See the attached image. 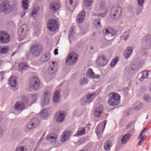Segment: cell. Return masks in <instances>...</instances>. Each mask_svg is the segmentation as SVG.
<instances>
[{
  "label": "cell",
  "instance_id": "1",
  "mask_svg": "<svg viewBox=\"0 0 151 151\" xmlns=\"http://www.w3.org/2000/svg\"><path fill=\"white\" fill-rule=\"evenodd\" d=\"M108 97L107 103L109 105L115 106L119 104L121 101V97L118 94L113 92L109 94Z\"/></svg>",
  "mask_w": 151,
  "mask_h": 151
},
{
  "label": "cell",
  "instance_id": "2",
  "mask_svg": "<svg viewBox=\"0 0 151 151\" xmlns=\"http://www.w3.org/2000/svg\"><path fill=\"white\" fill-rule=\"evenodd\" d=\"M122 12L121 7L118 4H115L113 6L110 11V15L113 19H116L120 17Z\"/></svg>",
  "mask_w": 151,
  "mask_h": 151
},
{
  "label": "cell",
  "instance_id": "3",
  "mask_svg": "<svg viewBox=\"0 0 151 151\" xmlns=\"http://www.w3.org/2000/svg\"><path fill=\"white\" fill-rule=\"evenodd\" d=\"M78 54L76 52H72L68 55L65 61V64L66 65L71 66L74 65L77 61Z\"/></svg>",
  "mask_w": 151,
  "mask_h": 151
},
{
  "label": "cell",
  "instance_id": "4",
  "mask_svg": "<svg viewBox=\"0 0 151 151\" xmlns=\"http://www.w3.org/2000/svg\"><path fill=\"white\" fill-rule=\"evenodd\" d=\"M58 67L57 63L55 61H52L47 64L46 66V70L48 74L53 75L57 72Z\"/></svg>",
  "mask_w": 151,
  "mask_h": 151
},
{
  "label": "cell",
  "instance_id": "5",
  "mask_svg": "<svg viewBox=\"0 0 151 151\" xmlns=\"http://www.w3.org/2000/svg\"><path fill=\"white\" fill-rule=\"evenodd\" d=\"M44 48L43 46L40 44H36L31 47L30 51L32 55L35 57L38 56L41 54Z\"/></svg>",
  "mask_w": 151,
  "mask_h": 151
},
{
  "label": "cell",
  "instance_id": "6",
  "mask_svg": "<svg viewBox=\"0 0 151 151\" xmlns=\"http://www.w3.org/2000/svg\"><path fill=\"white\" fill-rule=\"evenodd\" d=\"M107 123V121H102L99 124L96 129V132L99 139L102 138L103 136L105 128Z\"/></svg>",
  "mask_w": 151,
  "mask_h": 151
},
{
  "label": "cell",
  "instance_id": "7",
  "mask_svg": "<svg viewBox=\"0 0 151 151\" xmlns=\"http://www.w3.org/2000/svg\"><path fill=\"white\" fill-rule=\"evenodd\" d=\"M10 3L8 1H4L0 5V11L5 14H8L10 11Z\"/></svg>",
  "mask_w": 151,
  "mask_h": 151
},
{
  "label": "cell",
  "instance_id": "8",
  "mask_svg": "<svg viewBox=\"0 0 151 151\" xmlns=\"http://www.w3.org/2000/svg\"><path fill=\"white\" fill-rule=\"evenodd\" d=\"M10 37L9 35L6 32H0V42L3 44H6L9 41Z\"/></svg>",
  "mask_w": 151,
  "mask_h": 151
},
{
  "label": "cell",
  "instance_id": "9",
  "mask_svg": "<svg viewBox=\"0 0 151 151\" xmlns=\"http://www.w3.org/2000/svg\"><path fill=\"white\" fill-rule=\"evenodd\" d=\"M30 85L31 88L33 90L39 88L40 85V81L37 77L34 76L30 80Z\"/></svg>",
  "mask_w": 151,
  "mask_h": 151
},
{
  "label": "cell",
  "instance_id": "10",
  "mask_svg": "<svg viewBox=\"0 0 151 151\" xmlns=\"http://www.w3.org/2000/svg\"><path fill=\"white\" fill-rule=\"evenodd\" d=\"M47 27L49 30L51 31H55L58 28V22L55 19H50L47 22Z\"/></svg>",
  "mask_w": 151,
  "mask_h": 151
},
{
  "label": "cell",
  "instance_id": "11",
  "mask_svg": "<svg viewBox=\"0 0 151 151\" xmlns=\"http://www.w3.org/2000/svg\"><path fill=\"white\" fill-rule=\"evenodd\" d=\"M57 139L58 136L56 134L52 133L47 135L46 140L51 144L54 145L56 143Z\"/></svg>",
  "mask_w": 151,
  "mask_h": 151
},
{
  "label": "cell",
  "instance_id": "12",
  "mask_svg": "<svg viewBox=\"0 0 151 151\" xmlns=\"http://www.w3.org/2000/svg\"><path fill=\"white\" fill-rule=\"evenodd\" d=\"M29 30V27L27 25L23 24L19 27L18 33L19 35L21 37L26 36Z\"/></svg>",
  "mask_w": 151,
  "mask_h": 151
},
{
  "label": "cell",
  "instance_id": "13",
  "mask_svg": "<svg viewBox=\"0 0 151 151\" xmlns=\"http://www.w3.org/2000/svg\"><path fill=\"white\" fill-rule=\"evenodd\" d=\"M107 57L104 55H101L98 58L96 62L99 66H103L107 64Z\"/></svg>",
  "mask_w": 151,
  "mask_h": 151
},
{
  "label": "cell",
  "instance_id": "14",
  "mask_svg": "<svg viewBox=\"0 0 151 151\" xmlns=\"http://www.w3.org/2000/svg\"><path fill=\"white\" fill-rule=\"evenodd\" d=\"M39 124V121L37 118H34L32 119L28 124L27 127L29 129H33L38 126Z\"/></svg>",
  "mask_w": 151,
  "mask_h": 151
},
{
  "label": "cell",
  "instance_id": "15",
  "mask_svg": "<svg viewBox=\"0 0 151 151\" xmlns=\"http://www.w3.org/2000/svg\"><path fill=\"white\" fill-rule=\"evenodd\" d=\"M65 113L63 111H59L55 114V119L58 122H62L65 119Z\"/></svg>",
  "mask_w": 151,
  "mask_h": 151
},
{
  "label": "cell",
  "instance_id": "16",
  "mask_svg": "<svg viewBox=\"0 0 151 151\" xmlns=\"http://www.w3.org/2000/svg\"><path fill=\"white\" fill-rule=\"evenodd\" d=\"M86 76L89 78L92 79H99L100 78V76L96 75L94 72L91 68H89L87 70L86 72Z\"/></svg>",
  "mask_w": 151,
  "mask_h": 151
},
{
  "label": "cell",
  "instance_id": "17",
  "mask_svg": "<svg viewBox=\"0 0 151 151\" xmlns=\"http://www.w3.org/2000/svg\"><path fill=\"white\" fill-rule=\"evenodd\" d=\"M51 93L48 91H46L43 94V102L45 104H48L50 101L51 99Z\"/></svg>",
  "mask_w": 151,
  "mask_h": 151
},
{
  "label": "cell",
  "instance_id": "18",
  "mask_svg": "<svg viewBox=\"0 0 151 151\" xmlns=\"http://www.w3.org/2000/svg\"><path fill=\"white\" fill-rule=\"evenodd\" d=\"M14 107L15 110L17 111H22L25 108V105L23 102L18 101L15 103Z\"/></svg>",
  "mask_w": 151,
  "mask_h": 151
},
{
  "label": "cell",
  "instance_id": "19",
  "mask_svg": "<svg viewBox=\"0 0 151 151\" xmlns=\"http://www.w3.org/2000/svg\"><path fill=\"white\" fill-rule=\"evenodd\" d=\"M9 84L12 87H14L17 86L18 83V79L17 77L15 76H11L8 81Z\"/></svg>",
  "mask_w": 151,
  "mask_h": 151
},
{
  "label": "cell",
  "instance_id": "20",
  "mask_svg": "<svg viewBox=\"0 0 151 151\" xmlns=\"http://www.w3.org/2000/svg\"><path fill=\"white\" fill-rule=\"evenodd\" d=\"M133 49L132 47H129L126 49L123 53L124 57L126 59L129 58L132 55Z\"/></svg>",
  "mask_w": 151,
  "mask_h": 151
},
{
  "label": "cell",
  "instance_id": "21",
  "mask_svg": "<svg viewBox=\"0 0 151 151\" xmlns=\"http://www.w3.org/2000/svg\"><path fill=\"white\" fill-rule=\"evenodd\" d=\"M72 132L70 131H66L63 133L61 137V141L62 142H66L71 137Z\"/></svg>",
  "mask_w": 151,
  "mask_h": 151
},
{
  "label": "cell",
  "instance_id": "22",
  "mask_svg": "<svg viewBox=\"0 0 151 151\" xmlns=\"http://www.w3.org/2000/svg\"><path fill=\"white\" fill-rule=\"evenodd\" d=\"M77 3V1L76 0H68L66 1L67 6L72 10H73L76 6Z\"/></svg>",
  "mask_w": 151,
  "mask_h": 151
},
{
  "label": "cell",
  "instance_id": "23",
  "mask_svg": "<svg viewBox=\"0 0 151 151\" xmlns=\"http://www.w3.org/2000/svg\"><path fill=\"white\" fill-rule=\"evenodd\" d=\"M100 90L99 89V90L96 91L94 93H89L86 96V100L87 101L90 102L92 101L100 93Z\"/></svg>",
  "mask_w": 151,
  "mask_h": 151
},
{
  "label": "cell",
  "instance_id": "24",
  "mask_svg": "<svg viewBox=\"0 0 151 151\" xmlns=\"http://www.w3.org/2000/svg\"><path fill=\"white\" fill-rule=\"evenodd\" d=\"M104 110V107L102 105H100L96 108L94 113V115L95 117H100L103 113Z\"/></svg>",
  "mask_w": 151,
  "mask_h": 151
},
{
  "label": "cell",
  "instance_id": "25",
  "mask_svg": "<svg viewBox=\"0 0 151 151\" xmlns=\"http://www.w3.org/2000/svg\"><path fill=\"white\" fill-rule=\"evenodd\" d=\"M61 99V94L59 91L57 90L54 94L53 97V101L55 103H58Z\"/></svg>",
  "mask_w": 151,
  "mask_h": 151
},
{
  "label": "cell",
  "instance_id": "26",
  "mask_svg": "<svg viewBox=\"0 0 151 151\" xmlns=\"http://www.w3.org/2000/svg\"><path fill=\"white\" fill-rule=\"evenodd\" d=\"M140 64V62L139 60L136 59L133 61L130 67L131 70L135 71L138 69Z\"/></svg>",
  "mask_w": 151,
  "mask_h": 151
},
{
  "label": "cell",
  "instance_id": "27",
  "mask_svg": "<svg viewBox=\"0 0 151 151\" xmlns=\"http://www.w3.org/2000/svg\"><path fill=\"white\" fill-rule=\"evenodd\" d=\"M86 17V13L84 10H82L78 15L77 19L79 23H82L85 20Z\"/></svg>",
  "mask_w": 151,
  "mask_h": 151
},
{
  "label": "cell",
  "instance_id": "28",
  "mask_svg": "<svg viewBox=\"0 0 151 151\" xmlns=\"http://www.w3.org/2000/svg\"><path fill=\"white\" fill-rule=\"evenodd\" d=\"M151 72L150 71H144L142 72V76L140 78V80L142 81L144 80V79H149V77L151 76Z\"/></svg>",
  "mask_w": 151,
  "mask_h": 151
},
{
  "label": "cell",
  "instance_id": "29",
  "mask_svg": "<svg viewBox=\"0 0 151 151\" xmlns=\"http://www.w3.org/2000/svg\"><path fill=\"white\" fill-rule=\"evenodd\" d=\"M131 136H132V135L129 133L125 134L122 138L121 140L123 144L127 143L130 139Z\"/></svg>",
  "mask_w": 151,
  "mask_h": 151
},
{
  "label": "cell",
  "instance_id": "30",
  "mask_svg": "<svg viewBox=\"0 0 151 151\" xmlns=\"http://www.w3.org/2000/svg\"><path fill=\"white\" fill-rule=\"evenodd\" d=\"M106 34H110L112 36L115 35L116 33V31L113 28L110 27L106 28L105 30Z\"/></svg>",
  "mask_w": 151,
  "mask_h": 151
},
{
  "label": "cell",
  "instance_id": "31",
  "mask_svg": "<svg viewBox=\"0 0 151 151\" xmlns=\"http://www.w3.org/2000/svg\"><path fill=\"white\" fill-rule=\"evenodd\" d=\"M101 19L100 18H98L94 19L93 22V23L94 26L96 28L100 29L102 27L101 23Z\"/></svg>",
  "mask_w": 151,
  "mask_h": 151
},
{
  "label": "cell",
  "instance_id": "32",
  "mask_svg": "<svg viewBox=\"0 0 151 151\" xmlns=\"http://www.w3.org/2000/svg\"><path fill=\"white\" fill-rule=\"evenodd\" d=\"M112 145V143L111 141L110 140H108L105 142L104 145V147L106 150L109 151L111 148Z\"/></svg>",
  "mask_w": 151,
  "mask_h": 151
},
{
  "label": "cell",
  "instance_id": "33",
  "mask_svg": "<svg viewBox=\"0 0 151 151\" xmlns=\"http://www.w3.org/2000/svg\"><path fill=\"white\" fill-rule=\"evenodd\" d=\"M50 57L51 56H50L49 53L46 52L43 54L42 56L41 59L44 62H47L49 60Z\"/></svg>",
  "mask_w": 151,
  "mask_h": 151
},
{
  "label": "cell",
  "instance_id": "34",
  "mask_svg": "<svg viewBox=\"0 0 151 151\" xmlns=\"http://www.w3.org/2000/svg\"><path fill=\"white\" fill-rule=\"evenodd\" d=\"M49 115L48 110L47 109H45L42 111L40 113V116L43 118H47Z\"/></svg>",
  "mask_w": 151,
  "mask_h": 151
},
{
  "label": "cell",
  "instance_id": "35",
  "mask_svg": "<svg viewBox=\"0 0 151 151\" xmlns=\"http://www.w3.org/2000/svg\"><path fill=\"white\" fill-rule=\"evenodd\" d=\"M9 51V48L6 46H3L0 47V53L5 54L7 53Z\"/></svg>",
  "mask_w": 151,
  "mask_h": 151
},
{
  "label": "cell",
  "instance_id": "36",
  "mask_svg": "<svg viewBox=\"0 0 151 151\" xmlns=\"http://www.w3.org/2000/svg\"><path fill=\"white\" fill-rule=\"evenodd\" d=\"M51 7L53 10L56 11L59 9L60 6L59 4L57 2H53L51 4Z\"/></svg>",
  "mask_w": 151,
  "mask_h": 151
},
{
  "label": "cell",
  "instance_id": "37",
  "mask_svg": "<svg viewBox=\"0 0 151 151\" xmlns=\"http://www.w3.org/2000/svg\"><path fill=\"white\" fill-rule=\"evenodd\" d=\"M86 131V130L84 128H82L80 130L78 131L77 132L76 134H75V136H82V135L85 134Z\"/></svg>",
  "mask_w": 151,
  "mask_h": 151
},
{
  "label": "cell",
  "instance_id": "38",
  "mask_svg": "<svg viewBox=\"0 0 151 151\" xmlns=\"http://www.w3.org/2000/svg\"><path fill=\"white\" fill-rule=\"evenodd\" d=\"M28 67V66L26 63L23 62L21 63L19 65V69L21 70L26 69Z\"/></svg>",
  "mask_w": 151,
  "mask_h": 151
},
{
  "label": "cell",
  "instance_id": "39",
  "mask_svg": "<svg viewBox=\"0 0 151 151\" xmlns=\"http://www.w3.org/2000/svg\"><path fill=\"white\" fill-rule=\"evenodd\" d=\"M88 82V79L84 77L82 78L80 81V83L82 86H84L87 84Z\"/></svg>",
  "mask_w": 151,
  "mask_h": 151
},
{
  "label": "cell",
  "instance_id": "40",
  "mask_svg": "<svg viewBox=\"0 0 151 151\" xmlns=\"http://www.w3.org/2000/svg\"><path fill=\"white\" fill-rule=\"evenodd\" d=\"M22 6L23 9H28V1L23 0L22 1Z\"/></svg>",
  "mask_w": 151,
  "mask_h": 151
},
{
  "label": "cell",
  "instance_id": "41",
  "mask_svg": "<svg viewBox=\"0 0 151 151\" xmlns=\"http://www.w3.org/2000/svg\"><path fill=\"white\" fill-rule=\"evenodd\" d=\"M119 60V58L118 57H115L113 60L110 64V66L112 67H113L115 66Z\"/></svg>",
  "mask_w": 151,
  "mask_h": 151
},
{
  "label": "cell",
  "instance_id": "42",
  "mask_svg": "<svg viewBox=\"0 0 151 151\" xmlns=\"http://www.w3.org/2000/svg\"><path fill=\"white\" fill-rule=\"evenodd\" d=\"M145 41H146L147 44L149 47H151V37L150 35H148L147 36L146 39H145Z\"/></svg>",
  "mask_w": 151,
  "mask_h": 151
},
{
  "label": "cell",
  "instance_id": "43",
  "mask_svg": "<svg viewBox=\"0 0 151 151\" xmlns=\"http://www.w3.org/2000/svg\"><path fill=\"white\" fill-rule=\"evenodd\" d=\"M15 151H27V149L25 146H22L18 147Z\"/></svg>",
  "mask_w": 151,
  "mask_h": 151
},
{
  "label": "cell",
  "instance_id": "44",
  "mask_svg": "<svg viewBox=\"0 0 151 151\" xmlns=\"http://www.w3.org/2000/svg\"><path fill=\"white\" fill-rule=\"evenodd\" d=\"M85 3L87 6H90L93 3V1L92 0H85L84 1Z\"/></svg>",
  "mask_w": 151,
  "mask_h": 151
},
{
  "label": "cell",
  "instance_id": "45",
  "mask_svg": "<svg viewBox=\"0 0 151 151\" xmlns=\"http://www.w3.org/2000/svg\"><path fill=\"white\" fill-rule=\"evenodd\" d=\"M39 7H37L34 8V9H33V11H32V15L33 16H35L36 15V14L37 13L38 11L39 10Z\"/></svg>",
  "mask_w": 151,
  "mask_h": 151
},
{
  "label": "cell",
  "instance_id": "46",
  "mask_svg": "<svg viewBox=\"0 0 151 151\" xmlns=\"http://www.w3.org/2000/svg\"><path fill=\"white\" fill-rule=\"evenodd\" d=\"M144 99L145 101L146 102H149L150 101V97H149V96L148 95H146L144 96Z\"/></svg>",
  "mask_w": 151,
  "mask_h": 151
},
{
  "label": "cell",
  "instance_id": "47",
  "mask_svg": "<svg viewBox=\"0 0 151 151\" xmlns=\"http://www.w3.org/2000/svg\"><path fill=\"white\" fill-rule=\"evenodd\" d=\"M138 3L140 6H142L143 5L144 0H138Z\"/></svg>",
  "mask_w": 151,
  "mask_h": 151
},
{
  "label": "cell",
  "instance_id": "48",
  "mask_svg": "<svg viewBox=\"0 0 151 151\" xmlns=\"http://www.w3.org/2000/svg\"><path fill=\"white\" fill-rule=\"evenodd\" d=\"M3 130L2 128V127L0 126V137L2 136L3 134Z\"/></svg>",
  "mask_w": 151,
  "mask_h": 151
},
{
  "label": "cell",
  "instance_id": "49",
  "mask_svg": "<svg viewBox=\"0 0 151 151\" xmlns=\"http://www.w3.org/2000/svg\"><path fill=\"white\" fill-rule=\"evenodd\" d=\"M144 139V137H142V138H141V140H140V141L139 142H138V145H141L142 141H143Z\"/></svg>",
  "mask_w": 151,
  "mask_h": 151
},
{
  "label": "cell",
  "instance_id": "50",
  "mask_svg": "<svg viewBox=\"0 0 151 151\" xmlns=\"http://www.w3.org/2000/svg\"><path fill=\"white\" fill-rule=\"evenodd\" d=\"M54 53L56 55H57L58 54V50L57 49H55L54 51Z\"/></svg>",
  "mask_w": 151,
  "mask_h": 151
},
{
  "label": "cell",
  "instance_id": "51",
  "mask_svg": "<svg viewBox=\"0 0 151 151\" xmlns=\"http://www.w3.org/2000/svg\"><path fill=\"white\" fill-rule=\"evenodd\" d=\"M145 129L144 130L142 131V133H141L140 134V135L139 136V137H140L141 136H142V133H143L144 132V131H145Z\"/></svg>",
  "mask_w": 151,
  "mask_h": 151
},
{
  "label": "cell",
  "instance_id": "52",
  "mask_svg": "<svg viewBox=\"0 0 151 151\" xmlns=\"http://www.w3.org/2000/svg\"><path fill=\"white\" fill-rule=\"evenodd\" d=\"M79 151H85L84 149L81 150Z\"/></svg>",
  "mask_w": 151,
  "mask_h": 151
}]
</instances>
